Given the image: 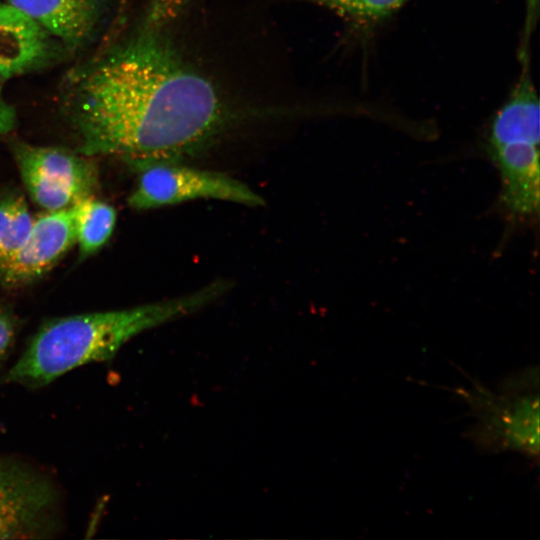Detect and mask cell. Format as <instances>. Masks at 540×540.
I'll return each mask as SVG.
<instances>
[{"label": "cell", "instance_id": "obj_18", "mask_svg": "<svg viewBox=\"0 0 540 540\" xmlns=\"http://www.w3.org/2000/svg\"><path fill=\"white\" fill-rule=\"evenodd\" d=\"M527 3L529 5L530 11H532L533 13L534 8L537 7L538 0H527Z\"/></svg>", "mask_w": 540, "mask_h": 540}, {"label": "cell", "instance_id": "obj_11", "mask_svg": "<svg viewBox=\"0 0 540 540\" xmlns=\"http://www.w3.org/2000/svg\"><path fill=\"white\" fill-rule=\"evenodd\" d=\"M539 99L527 69H523L508 101L492 119L486 142L526 137L540 140Z\"/></svg>", "mask_w": 540, "mask_h": 540}, {"label": "cell", "instance_id": "obj_2", "mask_svg": "<svg viewBox=\"0 0 540 540\" xmlns=\"http://www.w3.org/2000/svg\"><path fill=\"white\" fill-rule=\"evenodd\" d=\"M224 290L225 284L218 282L172 300L51 319L32 336L0 384L38 389L75 368L107 361L135 335L190 313Z\"/></svg>", "mask_w": 540, "mask_h": 540}, {"label": "cell", "instance_id": "obj_16", "mask_svg": "<svg viewBox=\"0 0 540 540\" xmlns=\"http://www.w3.org/2000/svg\"><path fill=\"white\" fill-rule=\"evenodd\" d=\"M18 320L10 309L0 307V365L8 357L15 342Z\"/></svg>", "mask_w": 540, "mask_h": 540}, {"label": "cell", "instance_id": "obj_6", "mask_svg": "<svg viewBox=\"0 0 540 540\" xmlns=\"http://www.w3.org/2000/svg\"><path fill=\"white\" fill-rule=\"evenodd\" d=\"M138 178L128 204L147 210L193 199H217L261 206L262 197L246 184L225 174L177 165L151 164L136 170Z\"/></svg>", "mask_w": 540, "mask_h": 540}, {"label": "cell", "instance_id": "obj_14", "mask_svg": "<svg viewBox=\"0 0 540 540\" xmlns=\"http://www.w3.org/2000/svg\"><path fill=\"white\" fill-rule=\"evenodd\" d=\"M331 10L358 25L377 23L400 9L409 0H302Z\"/></svg>", "mask_w": 540, "mask_h": 540}, {"label": "cell", "instance_id": "obj_4", "mask_svg": "<svg viewBox=\"0 0 540 540\" xmlns=\"http://www.w3.org/2000/svg\"><path fill=\"white\" fill-rule=\"evenodd\" d=\"M60 528V495L29 463L0 455V539L51 538Z\"/></svg>", "mask_w": 540, "mask_h": 540}, {"label": "cell", "instance_id": "obj_10", "mask_svg": "<svg viewBox=\"0 0 540 540\" xmlns=\"http://www.w3.org/2000/svg\"><path fill=\"white\" fill-rule=\"evenodd\" d=\"M49 33L9 3H0V75L23 73L44 60Z\"/></svg>", "mask_w": 540, "mask_h": 540}, {"label": "cell", "instance_id": "obj_7", "mask_svg": "<svg viewBox=\"0 0 540 540\" xmlns=\"http://www.w3.org/2000/svg\"><path fill=\"white\" fill-rule=\"evenodd\" d=\"M485 150L500 174L499 205L508 220H535L539 212V140L515 137L486 142Z\"/></svg>", "mask_w": 540, "mask_h": 540}, {"label": "cell", "instance_id": "obj_12", "mask_svg": "<svg viewBox=\"0 0 540 540\" xmlns=\"http://www.w3.org/2000/svg\"><path fill=\"white\" fill-rule=\"evenodd\" d=\"M76 244L80 259L98 252L110 239L116 224L117 212L109 203L89 195L73 206Z\"/></svg>", "mask_w": 540, "mask_h": 540}, {"label": "cell", "instance_id": "obj_17", "mask_svg": "<svg viewBox=\"0 0 540 540\" xmlns=\"http://www.w3.org/2000/svg\"><path fill=\"white\" fill-rule=\"evenodd\" d=\"M2 76L0 75V134L7 133L15 123V114L12 107L4 100L1 88Z\"/></svg>", "mask_w": 540, "mask_h": 540}, {"label": "cell", "instance_id": "obj_8", "mask_svg": "<svg viewBox=\"0 0 540 540\" xmlns=\"http://www.w3.org/2000/svg\"><path fill=\"white\" fill-rule=\"evenodd\" d=\"M76 243L73 207L44 211L34 217L21 249L0 266V281L9 288L30 284L46 274Z\"/></svg>", "mask_w": 540, "mask_h": 540}, {"label": "cell", "instance_id": "obj_13", "mask_svg": "<svg viewBox=\"0 0 540 540\" xmlns=\"http://www.w3.org/2000/svg\"><path fill=\"white\" fill-rule=\"evenodd\" d=\"M33 222L34 217L22 194L14 190L0 193V266L21 249Z\"/></svg>", "mask_w": 540, "mask_h": 540}, {"label": "cell", "instance_id": "obj_5", "mask_svg": "<svg viewBox=\"0 0 540 540\" xmlns=\"http://www.w3.org/2000/svg\"><path fill=\"white\" fill-rule=\"evenodd\" d=\"M14 157L29 196L44 211L72 207L98 186L96 165L78 151L18 143Z\"/></svg>", "mask_w": 540, "mask_h": 540}, {"label": "cell", "instance_id": "obj_15", "mask_svg": "<svg viewBox=\"0 0 540 540\" xmlns=\"http://www.w3.org/2000/svg\"><path fill=\"white\" fill-rule=\"evenodd\" d=\"M194 0H152L145 27L161 30L163 26L171 23Z\"/></svg>", "mask_w": 540, "mask_h": 540}, {"label": "cell", "instance_id": "obj_9", "mask_svg": "<svg viewBox=\"0 0 540 540\" xmlns=\"http://www.w3.org/2000/svg\"><path fill=\"white\" fill-rule=\"evenodd\" d=\"M105 0H8L34 20L49 35L68 44H79L91 36Z\"/></svg>", "mask_w": 540, "mask_h": 540}, {"label": "cell", "instance_id": "obj_3", "mask_svg": "<svg viewBox=\"0 0 540 540\" xmlns=\"http://www.w3.org/2000/svg\"><path fill=\"white\" fill-rule=\"evenodd\" d=\"M469 388H457L475 418L467 436L485 452L515 451L538 457V372L523 371L502 381L496 390L472 379Z\"/></svg>", "mask_w": 540, "mask_h": 540}, {"label": "cell", "instance_id": "obj_1", "mask_svg": "<svg viewBox=\"0 0 540 540\" xmlns=\"http://www.w3.org/2000/svg\"><path fill=\"white\" fill-rule=\"evenodd\" d=\"M159 32L145 27L73 75L67 102L79 153L135 170L178 163L225 128L221 93Z\"/></svg>", "mask_w": 540, "mask_h": 540}]
</instances>
